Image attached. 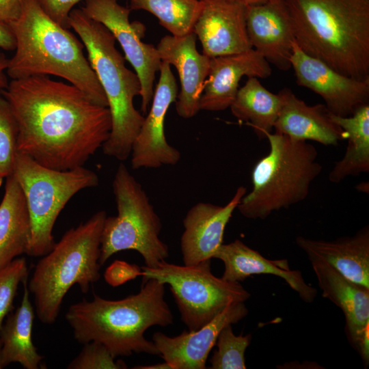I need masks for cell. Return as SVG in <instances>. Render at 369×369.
<instances>
[{"label": "cell", "mask_w": 369, "mask_h": 369, "mask_svg": "<svg viewBox=\"0 0 369 369\" xmlns=\"http://www.w3.org/2000/svg\"><path fill=\"white\" fill-rule=\"evenodd\" d=\"M27 276L28 269L24 258H16L0 269V331L4 318L12 310L18 286Z\"/></svg>", "instance_id": "obj_31"}, {"label": "cell", "mask_w": 369, "mask_h": 369, "mask_svg": "<svg viewBox=\"0 0 369 369\" xmlns=\"http://www.w3.org/2000/svg\"><path fill=\"white\" fill-rule=\"evenodd\" d=\"M278 94L282 102L274 133L325 146H336L346 139L347 133L331 120L325 104L308 105L286 87Z\"/></svg>", "instance_id": "obj_22"}, {"label": "cell", "mask_w": 369, "mask_h": 369, "mask_svg": "<svg viewBox=\"0 0 369 369\" xmlns=\"http://www.w3.org/2000/svg\"><path fill=\"white\" fill-rule=\"evenodd\" d=\"M18 128L10 105L0 91V186L12 173L17 149Z\"/></svg>", "instance_id": "obj_30"}, {"label": "cell", "mask_w": 369, "mask_h": 369, "mask_svg": "<svg viewBox=\"0 0 369 369\" xmlns=\"http://www.w3.org/2000/svg\"><path fill=\"white\" fill-rule=\"evenodd\" d=\"M271 74L270 64L252 48L240 53L210 58L200 100V110L226 109L234 101L243 77L265 79Z\"/></svg>", "instance_id": "obj_20"}, {"label": "cell", "mask_w": 369, "mask_h": 369, "mask_svg": "<svg viewBox=\"0 0 369 369\" xmlns=\"http://www.w3.org/2000/svg\"><path fill=\"white\" fill-rule=\"evenodd\" d=\"M131 10H143L155 16L173 36L193 32L202 10L200 0H128Z\"/></svg>", "instance_id": "obj_28"}, {"label": "cell", "mask_w": 369, "mask_h": 369, "mask_svg": "<svg viewBox=\"0 0 369 369\" xmlns=\"http://www.w3.org/2000/svg\"><path fill=\"white\" fill-rule=\"evenodd\" d=\"M295 42L356 79L369 78V0H284Z\"/></svg>", "instance_id": "obj_2"}, {"label": "cell", "mask_w": 369, "mask_h": 369, "mask_svg": "<svg viewBox=\"0 0 369 369\" xmlns=\"http://www.w3.org/2000/svg\"><path fill=\"white\" fill-rule=\"evenodd\" d=\"M82 0H38L44 12L55 23L69 29V16L74 6Z\"/></svg>", "instance_id": "obj_34"}, {"label": "cell", "mask_w": 369, "mask_h": 369, "mask_svg": "<svg viewBox=\"0 0 369 369\" xmlns=\"http://www.w3.org/2000/svg\"><path fill=\"white\" fill-rule=\"evenodd\" d=\"M12 174L25 198L31 223L27 255L42 257L53 247V229L67 202L82 189L98 184V175L83 166L60 171L17 153Z\"/></svg>", "instance_id": "obj_9"}, {"label": "cell", "mask_w": 369, "mask_h": 369, "mask_svg": "<svg viewBox=\"0 0 369 369\" xmlns=\"http://www.w3.org/2000/svg\"><path fill=\"white\" fill-rule=\"evenodd\" d=\"M159 71L152 105L133 144L131 163L134 169L174 165L181 158L180 151L167 141L164 132L167 111L177 98V83L171 65L162 62Z\"/></svg>", "instance_id": "obj_13"}, {"label": "cell", "mask_w": 369, "mask_h": 369, "mask_svg": "<svg viewBox=\"0 0 369 369\" xmlns=\"http://www.w3.org/2000/svg\"><path fill=\"white\" fill-rule=\"evenodd\" d=\"M0 48L11 51L16 48L14 36L9 25L0 22Z\"/></svg>", "instance_id": "obj_36"}, {"label": "cell", "mask_w": 369, "mask_h": 369, "mask_svg": "<svg viewBox=\"0 0 369 369\" xmlns=\"http://www.w3.org/2000/svg\"><path fill=\"white\" fill-rule=\"evenodd\" d=\"M252 336H236L232 325L224 327L218 335L215 344L217 347L210 359L211 369H245V353L251 343Z\"/></svg>", "instance_id": "obj_29"}, {"label": "cell", "mask_w": 369, "mask_h": 369, "mask_svg": "<svg viewBox=\"0 0 369 369\" xmlns=\"http://www.w3.org/2000/svg\"><path fill=\"white\" fill-rule=\"evenodd\" d=\"M8 60L4 54L0 53V91L5 89L9 84L6 77Z\"/></svg>", "instance_id": "obj_37"}, {"label": "cell", "mask_w": 369, "mask_h": 369, "mask_svg": "<svg viewBox=\"0 0 369 369\" xmlns=\"http://www.w3.org/2000/svg\"><path fill=\"white\" fill-rule=\"evenodd\" d=\"M156 49L162 62L173 65L178 74L180 90L176 100L178 115L189 119L200 109L204 84L208 75L210 58L200 53L196 47V36H165Z\"/></svg>", "instance_id": "obj_19"}, {"label": "cell", "mask_w": 369, "mask_h": 369, "mask_svg": "<svg viewBox=\"0 0 369 369\" xmlns=\"http://www.w3.org/2000/svg\"><path fill=\"white\" fill-rule=\"evenodd\" d=\"M290 63L297 83L319 95L330 113L346 117L369 103V78L342 74L304 53L295 42Z\"/></svg>", "instance_id": "obj_12"}, {"label": "cell", "mask_w": 369, "mask_h": 369, "mask_svg": "<svg viewBox=\"0 0 369 369\" xmlns=\"http://www.w3.org/2000/svg\"><path fill=\"white\" fill-rule=\"evenodd\" d=\"M69 27L83 44L107 100L111 129L102 146V152L125 161L131 155L145 118L133 105L134 98L140 95L139 78L126 66L124 57L115 46L114 36L102 24L90 18L81 9H74L69 16Z\"/></svg>", "instance_id": "obj_5"}, {"label": "cell", "mask_w": 369, "mask_h": 369, "mask_svg": "<svg viewBox=\"0 0 369 369\" xmlns=\"http://www.w3.org/2000/svg\"><path fill=\"white\" fill-rule=\"evenodd\" d=\"M141 273V269L137 265L117 260L107 268L104 277L108 284L115 287L135 279Z\"/></svg>", "instance_id": "obj_33"}, {"label": "cell", "mask_w": 369, "mask_h": 369, "mask_svg": "<svg viewBox=\"0 0 369 369\" xmlns=\"http://www.w3.org/2000/svg\"><path fill=\"white\" fill-rule=\"evenodd\" d=\"M331 120L346 133L348 144L344 156L336 162L328 178L339 183L348 176L369 172V103L353 114L343 117L330 113Z\"/></svg>", "instance_id": "obj_26"}, {"label": "cell", "mask_w": 369, "mask_h": 369, "mask_svg": "<svg viewBox=\"0 0 369 369\" xmlns=\"http://www.w3.org/2000/svg\"><path fill=\"white\" fill-rule=\"evenodd\" d=\"M31 223L23 192L12 173L6 178L0 204V269L16 257L27 255Z\"/></svg>", "instance_id": "obj_24"}, {"label": "cell", "mask_w": 369, "mask_h": 369, "mask_svg": "<svg viewBox=\"0 0 369 369\" xmlns=\"http://www.w3.org/2000/svg\"><path fill=\"white\" fill-rule=\"evenodd\" d=\"M25 0H0V22L8 25L20 16Z\"/></svg>", "instance_id": "obj_35"}, {"label": "cell", "mask_w": 369, "mask_h": 369, "mask_svg": "<svg viewBox=\"0 0 369 369\" xmlns=\"http://www.w3.org/2000/svg\"><path fill=\"white\" fill-rule=\"evenodd\" d=\"M1 347H2V342H1V338H0V368H2L1 361Z\"/></svg>", "instance_id": "obj_40"}, {"label": "cell", "mask_w": 369, "mask_h": 369, "mask_svg": "<svg viewBox=\"0 0 369 369\" xmlns=\"http://www.w3.org/2000/svg\"><path fill=\"white\" fill-rule=\"evenodd\" d=\"M202 10L193 32L209 58L251 49L246 29L245 6L230 0H200Z\"/></svg>", "instance_id": "obj_15"}, {"label": "cell", "mask_w": 369, "mask_h": 369, "mask_svg": "<svg viewBox=\"0 0 369 369\" xmlns=\"http://www.w3.org/2000/svg\"><path fill=\"white\" fill-rule=\"evenodd\" d=\"M107 348L97 341L83 344L79 354L68 365L69 369H123L126 364L115 360Z\"/></svg>", "instance_id": "obj_32"}, {"label": "cell", "mask_w": 369, "mask_h": 369, "mask_svg": "<svg viewBox=\"0 0 369 369\" xmlns=\"http://www.w3.org/2000/svg\"><path fill=\"white\" fill-rule=\"evenodd\" d=\"M21 303L3 324L0 331L2 342L1 361L2 368L11 363H19L25 369H38L43 357L32 341V328L35 310L29 299L27 278L23 281Z\"/></svg>", "instance_id": "obj_25"}, {"label": "cell", "mask_w": 369, "mask_h": 369, "mask_svg": "<svg viewBox=\"0 0 369 369\" xmlns=\"http://www.w3.org/2000/svg\"><path fill=\"white\" fill-rule=\"evenodd\" d=\"M247 314L245 302L234 303L197 330L184 331L174 337L158 331L153 334L152 342L159 356L172 369H205L209 353L221 329L228 325L237 323Z\"/></svg>", "instance_id": "obj_16"}, {"label": "cell", "mask_w": 369, "mask_h": 369, "mask_svg": "<svg viewBox=\"0 0 369 369\" xmlns=\"http://www.w3.org/2000/svg\"><path fill=\"white\" fill-rule=\"evenodd\" d=\"M297 245L308 258L323 261L347 279L369 288V226L334 240L298 236Z\"/></svg>", "instance_id": "obj_23"}, {"label": "cell", "mask_w": 369, "mask_h": 369, "mask_svg": "<svg viewBox=\"0 0 369 369\" xmlns=\"http://www.w3.org/2000/svg\"><path fill=\"white\" fill-rule=\"evenodd\" d=\"M9 26L16 40L15 53L6 70L12 80L57 76L79 88L94 103L108 107L102 88L84 55L83 44L53 20L38 0H25L20 16Z\"/></svg>", "instance_id": "obj_4"}, {"label": "cell", "mask_w": 369, "mask_h": 369, "mask_svg": "<svg viewBox=\"0 0 369 369\" xmlns=\"http://www.w3.org/2000/svg\"><path fill=\"white\" fill-rule=\"evenodd\" d=\"M141 269L143 283L155 279L169 284L181 320L190 331L208 323L228 305L245 302L251 297L240 282L214 275L210 260L183 266L165 260L156 268Z\"/></svg>", "instance_id": "obj_10"}, {"label": "cell", "mask_w": 369, "mask_h": 369, "mask_svg": "<svg viewBox=\"0 0 369 369\" xmlns=\"http://www.w3.org/2000/svg\"><path fill=\"white\" fill-rule=\"evenodd\" d=\"M246 192V188L240 186L224 206L198 202L189 210L183 219L180 238L184 265L213 258L223 244L226 227Z\"/></svg>", "instance_id": "obj_17"}, {"label": "cell", "mask_w": 369, "mask_h": 369, "mask_svg": "<svg viewBox=\"0 0 369 369\" xmlns=\"http://www.w3.org/2000/svg\"><path fill=\"white\" fill-rule=\"evenodd\" d=\"M106 217V212L100 210L70 229L36 264L27 286L41 323L55 322L72 286L77 284L85 293L100 279V238Z\"/></svg>", "instance_id": "obj_6"}, {"label": "cell", "mask_w": 369, "mask_h": 369, "mask_svg": "<svg viewBox=\"0 0 369 369\" xmlns=\"http://www.w3.org/2000/svg\"><path fill=\"white\" fill-rule=\"evenodd\" d=\"M245 22L251 48L278 69L291 68L295 39L284 1L267 0L245 6Z\"/></svg>", "instance_id": "obj_18"}, {"label": "cell", "mask_w": 369, "mask_h": 369, "mask_svg": "<svg viewBox=\"0 0 369 369\" xmlns=\"http://www.w3.org/2000/svg\"><path fill=\"white\" fill-rule=\"evenodd\" d=\"M278 94L266 89L257 77H249L230 108L240 122L250 126L260 139L271 133L281 107Z\"/></svg>", "instance_id": "obj_27"}, {"label": "cell", "mask_w": 369, "mask_h": 369, "mask_svg": "<svg viewBox=\"0 0 369 369\" xmlns=\"http://www.w3.org/2000/svg\"><path fill=\"white\" fill-rule=\"evenodd\" d=\"M213 258L223 262L225 280L241 282L253 275H273L284 279L305 303L313 302L317 295V289L305 282L300 271L290 269L286 259H267L238 239L223 243Z\"/></svg>", "instance_id": "obj_21"}, {"label": "cell", "mask_w": 369, "mask_h": 369, "mask_svg": "<svg viewBox=\"0 0 369 369\" xmlns=\"http://www.w3.org/2000/svg\"><path fill=\"white\" fill-rule=\"evenodd\" d=\"M65 318L78 342H99L115 358L133 353L160 355L145 331L154 325L168 326L174 319L165 299V284L155 279L146 280L138 293L122 299L94 295L92 301L71 305Z\"/></svg>", "instance_id": "obj_3"}, {"label": "cell", "mask_w": 369, "mask_h": 369, "mask_svg": "<svg viewBox=\"0 0 369 369\" xmlns=\"http://www.w3.org/2000/svg\"><path fill=\"white\" fill-rule=\"evenodd\" d=\"M135 369H172V367L166 361L148 366H137Z\"/></svg>", "instance_id": "obj_38"}, {"label": "cell", "mask_w": 369, "mask_h": 369, "mask_svg": "<svg viewBox=\"0 0 369 369\" xmlns=\"http://www.w3.org/2000/svg\"><path fill=\"white\" fill-rule=\"evenodd\" d=\"M118 214L106 217L100 238L99 263L114 254L135 250L146 266L156 268L169 257V247L159 237L162 223L141 184L119 164L113 180Z\"/></svg>", "instance_id": "obj_8"}, {"label": "cell", "mask_w": 369, "mask_h": 369, "mask_svg": "<svg viewBox=\"0 0 369 369\" xmlns=\"http://www.w3.org/2000/svg\"><path fill=\"white\" fill-rule=\"evenodd\" d=\"M308 259L322 297L342 310L348 340L367 367L369 363V288L347 279L323 261Z\"/></svg>", "instance_id": "obj_14"}, {"label": "cell", "mask_w": 369, "mask_h": 369, "mask_svg": "<svg viewBox=\"0 0 369 369\" xmlns=\"http://www.w3.org/2000/svg\"><path fill=\"white\" fill-rule=\"evenodd\" d=\"M232 1L236 2L238 3L242 4L245 6L254 5L257 3H260L267 0H230Z\"/></svg>", "instance_id": "obj_39"}, {"label": "cell", "mask_w": 369, "mask_h": 369, "mask_svg": "<svg viewBox=\"0 0 369 369\" xmlns=\"http://www.w3.org/2000/svg\"><path fill=\"white\" fill-rule=\"evenodd\" d=\"M1 92L16 123L18 152L44 167L83 166L109 137V108L70 83L32 76L12 79Z\"/></svg>", "instance_id": "obj_1"}, {"label": "cell", "mask_w": 369, "mask_h": 369, "mask_svg": "<svg viewBox=\"0 0 369 369\" xmlns=\"http://www.w3.org/2000/svg\"><path fill=\"white\" fill-rule=\"evenodd\" d=\"M269 152L254 165L252 189L236 209L245 218L265 219L275 211L303 201L323 170L318 151L307 141L266 133Z\"/></svg>", "instance_id": "obj_7"}, {"label": "cell", "mask_w": 369, "mask_h": 369, "mask_svg": "<svg viewBox=\"0 0 369 369\" xmlns=\"http://www.w3.org/2000/svg\"><path fill=\"white\" fill-rule=\"evenodd\" d=\"M81 9L108 29L119 42L124 59L131 64L139 78L141 108L145 113L153 97L155 75L162 61L156 47L142 42L144 25L138 21L131 23V9L120 5L117 0H84Z\"/></svg>", "instance_id": "obj_11"}]
</instances>
